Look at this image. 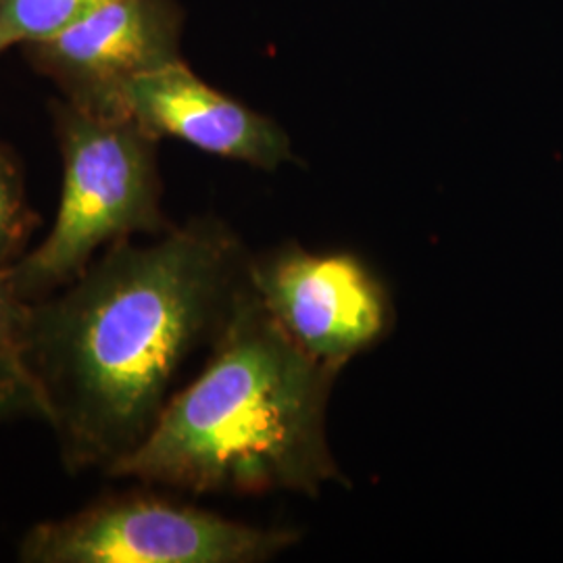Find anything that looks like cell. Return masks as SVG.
Wrapping results in <instances>:
<instances>
[{"mask_svg":"<svg viewBox=\"0 0 563 563\" xmlns=\"http://www.w3.org/2000/svg\"><path fill=\"white\" fill-rule=\"evenodd\" d=\"M246 284L239 241L201 220L118 242L27 302L15 353L69 474H107L148 437L181 365L220 336Z\"/></svg>","mask_w":563,"mask_h":563,"instance_id":"6da1fadb","label":"cell"},{"mask_svg":"<svg viewBox=\"0 0 563 563\" xmlns=\"http://www.w3.org/2000/svg\"><path fill=\"white\" fill-rule=\"evenodd\" d=\"M341 365L309 355L242 288L211 360L104 476L192 495L318 493L339 476L323 409Z\"/></svg>","mask_w":563,"mask_h":563,"instance_id":"7a4b0ae2","label":"cell"},{"mask_svg":"<svg viewBox=\"0 0 563 563\" xmlns=\"http://www.w3.org/2000/svg\"><path fill=\"white\" fill-rule=\"evenodd\" d=\"M51 113L63 162L57 218L36 249L4 269L23 302L57 292L118 242L172 230L162 211L159 141L130 118H97L63 99Z\"/></svg>","mask_w":563,"mask_h":563,"instance_id":"3957f363","label":"cell"},{"mask_svg":"<svg viewBox=\"0 0 563 563\" xmlns=\"http://www.w3.org/2000/svg\"><path fill=\"white\" fill-rule=\"evenodd\" d=\"M263 530L148 493L104 497L69 516L32 526L23 563H257L295 543Z\"/></svg>","mask_w":563,"mask_h":563,"instance_id":"277c9868","label":"cell"},{"mask_svg":"<svg viewBox=\"0 0 563 563\" xmlns=\"http://www.w3.org/2000/svg\"><path fill=\"white\" fill-rule=\"evenodd\" d=\"M184 13L176 0H104L55 38L25 44L30 65L63 101L123 120L125 90L142 74L180 60Z\"/></svg>","mask_w":563,"mask_h":563,"instance_id":"5b68a950","label":"cell"},{"mask_svg":"<svg viewBox=\"0 0 563 563\" xmlns=\"http://www.w3.org/2000/svg\"><path fill=\"white\" fill-rule=\"evenodd\" d=\"M249 282L282 330L322 362L342 365L383 334V288L351 255L282 251L249 263Z\"/></svg>","mask_w":563,"mask_h":563,"instance_id":"8992f818","label":"cell"},{"mask_svg":"<svg viewBox=\"0 0 563 563\" xmlns=\"http://www.w3.org/2000/svg\"><path fill=\"white\" fill-rule=\"evenodd\" d=\"M125 111L155 141L178 139L267 172L290 159V141L276 121L211 88L181 59L132 81Z\"/></svg>","mask_w":563,"mask_h":563,"instance_id":"52a82bcc","label":"cell"},{"mask_svg":"<svg viewBox=\"0 0 563 563\" xmlns=\"http://www.w3.org/2000/svg\"><path fill=\"white\" fill-rule=\"evenodd\" d=\"M104 0H0V55L55 38Z\"/></svg>","mask_w":563,"mask_h":563,"instance_id":"ba28073f","label":"cell"},{"mask_svg":"<svg viewBox=\"0 0 563 563\" xmlns=\"http://www.w3.org/2000/svg\"><path fill=\"white\" fill-rule=\"evenodd\" d=\"M38 223V213L27 202L20 162L0 142V269H9L27 253V242Z\"/></svg>","mask_w":563,"mask_h":563,"instance_id":"9c48e42d","label":"cell"},{"mask_svg":"<svg viewBox=\"0 0 563 563\" xmlns=\"http://www.w3.org/2000/svg\"><path fill=\"white\" fill-rule=\"evenodd\" d=\"M21 416L41 418V402L15 349L0 341V422Z\"/></svg>","mask_w":563,"mask_h":563,"instance_id":"30bf717a","label":"cell"},{"mask_svg":"<svg viewBox=\"0 0 563 563\" xmlns=\"http://www.w3.org/2000/svg\"><path fill=\"white\" fill-rule=\"evenodd\" d=\"M27 302L20 301L4 276V269H0V341L11 344L15 349V339L20 332L23 316H25Z\"/></svg>","mask_w":563,"mask_h":563,"instance_id":"8fae6325","label":"cell"}]
</instances>
